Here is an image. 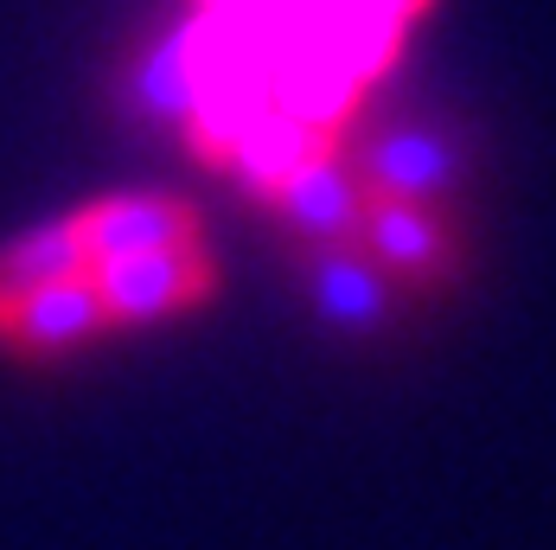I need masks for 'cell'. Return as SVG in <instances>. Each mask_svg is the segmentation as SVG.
<instances>
[{"label": "cell", "mask_w": 556, "mask_h": 550, "mask_svg": "<svg viewBox=\"0 0 556 550\" xmlns=\"http://www.w3.org/2000/svg\"><path fill=\"white\" fill-rule=\"evenodd\" d=\"M352 173L365 199H409V205H447L467 186V141L442 122H384L358 141Z\"/></svg>", "instance_id": "obj_1"}, {"label": "cell", "mask_w": 556, "mask_h": 550, "mask_svg": "<svg viewBox=\"0 0 556 550\" xmlns=\"http://www.w3.org/2000/svg\"><path fill=\"white\" fill-rule=\"evenodd\" d=\"M294 270H301V288H307L314 314L333 333L371 339V333L396 327V314H403V282L358 237H345V243H301Z\"/></svg>", "instance_id": "obj_2"}, {"label": "cell", "mask_w": 556, "mask_h": 550, "mask_svg": "<svg viewBox=\"0 0 556 550\" xmlns=\"http://www.w3.org/2000/svg\"><path fill=\"white\" fill-rule=\"evenodd\" d=\"M212 257L199 243H167V250H135V257H103L90 263V288L110 314V327H148L179 308H199L212 295Z\"/></svg>", "instance_id": "obj_3"}, {"label": "cell", "mask_w": 556, "mask_h": 550, "mask_svg": "<svg viewBox=\"0 0 556 550\" xmlns=\"http://www.w3.org/2000/svg\"><path fill=\"white\" fill-rule=\"evenodd\" d=\"M212 64H218V13L161 33L148 52L128 64L122 103L141 115V122L192 128V115H199V103H205V84H212Z\"/></svg>", "instance_id": "obj_4"}, {"label": "cell", "mask_w": 556, "mask_h": 550, "mask_svg": "<svg viewBox=\"0 0 556 550\" xmlns=\"http://www.w3.org/2000/svg\"><path fill=\"white\" fill-rule=\"evenodd\" d=\"M97 333H110V314L90 288V270L58 275V282H39V288L0 301V346L20 359H64Z\"/></svg>", "instance_id": "obj_5"}, {"label": "cell", "mask_w": 556, "mask_h": 550, "mask_svg": "<svg viewBox=\"0 0 556 550\" xmlns=\"http://www.w3.org/2000/svg\"><path fill=\"white\" fill-rule=\"evenodd\" d=\"M358 243L384 263L403 288H442L460 270V243L442 205H409V199H365Z\"/></svg>", "instance_id": "obj_6"}, {"label": "cell", "mask_w": 556, "mask_h": 550, "mask_svg": "<svg viewBox=\"0 0 556 550\" xmlns=\"http://www.w3.org/2000/svg\"><path fill=\"white\" fill-rule=\"evenodd\" d=\"M71 218H77L90 263L135 257V250H167V243H199V212L173 192H110V199H97Z\"/></svg>", "instance_id": "obj_7"}, {"label": "cell", "mask_w": 556, "mask_h": 550, "mask_svg": "<svg viewBox=\"0 0 556 550\" xmlns=\"http://www.w3.org/2000/svg\"><path fill=\"white\" fill-rule=\"evenodd\" d=\"M269 205H276V218L288 224L301 243H345V237H358V224H365V186H358L352 161H339V154L320 148L314 161H301L276 192H269Z\"/></svg>", "instance_id": "obj_8"}, {"label": "cell", "mask_w": 556, "mask_h": 550, "mask_svg": "<svg viewBox=\"0 0 556 550\" xmlns=\"http://www.w3.org/2000/svg\"><path fill=\"white\" fill-rule=\"evenodd\" d=\"M320 141H327V128H314V122H301V115H288V110H263L243 135H237V141H230V154H224V161L250 179V192H263V199H269L294 166L320 154Z\"/></svg>", "instance_id": "obj_9"}, {"label": "cell", "mask_w": 556, "mask_h": 550, "mask_svg": "<svg viewBox=\"0 0 556 550\" xmlns=\"http://www.w3.org/2000/svg\"><path fill=\"white\" fill-rule=\"evenodd\" d=\"M90 257H84V237H77V218H52L33 224L20 237L0 243V301L7 295H26L39 282H58V275H84Z\"/></svg>", "instance_id": "obj_10"}]
</instances>
